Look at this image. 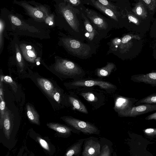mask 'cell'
<instances>
[{
  "instance_id": "cell-3",
  "label": "cell",
  "mask_w": 156,
  "mask_h": 156,
  "mask_svg": "<svg viewBox=\"0 0 156 156\" xmlns=\"http://www.w3.org/2000/svg\"><path fill=\"white\" fill-rule=\"evenodd\" d=\"M61 119L69 125L84 133L91 134L96 133L98 131L96 127L89 123L69 117H63Z\"/></svg>"
},
{
  "instance_id": "cell-16",
  "label": "cell",
  "mask_w": 156,
  "mask_h": 156,
  "mask_svg": "<svg viewBox=\"0 0 156 156\" xmlns=\"http://www.w3.org/2000/svg\"><path fill=\"white\" fill-rule=\"evenodd\" d=\"M47 126L49 128L62 134H69L71 131L69 128L58 123H48Z\"/></svg>"
},
{
  "instance_id": "cell-26",
  "label": "cell",
  "mask_w": 156,
  "mask_h": 156,
  "mask_svg": "<svg viewBox=\"0 0 156 156\" xmlns=\"http://www.w3.org/2000/svg\"><path fill=\"white\" fill-rule=\"evenodd\" d=\"M101 4L112 10L117 15L118 14L116 7L107 0H96Z\"/></svg>"
},
{
  "instance_id": "cell-29",
  "label": "cell",
  "mask_w": 156,
  "mask_h": 156,
  "mask_svg": "<svg viewBox=\"0 0 156 156\" xmlns=\"http://www.w3.org/2000/svg\"><path fill=\"white\" fill-rule=\"evenodd\" d=\"M144 134L147 136L152 138L156 137V129L148 128L143 130Z\"/></svg>"
},
{
  "instance_id": "cell-13",
  "label": "cell",
  "mask_w": 156,
  "mask_h": 156,
  "mask_svg": "<svg viewBox=\"0 0 156 156\" xmlns=\"http://www.w3.org/2000/svg\"><path fill=\"white\" fill-rule=\"evenodd\" d=\"M134 79L136 82H143L156 86V72L136 75Z\"/></svg>"
},
{
  "instance_id": "cell-18",
  "label": "cell",
  "mask_w": 156,
  "mask_h": 156,
  "mask_svg": "<svg viewBox=\"0 0 156 156\" xmlns=\"http://www.w3.org/2000/svg\"><path fill=\"white\" fill-rule=\"evenodd\" d=\"M133 12L136 16L144 19L147 16V12L144 4L141 2L138 3L133 9Z\"/></svg>"
},
{
  "instance_id": "cell-6",
  "label": "cell",
  "mask_w": 156,
  "mask_h": 156,
  "mask_svg": "<svg viewBox=\"0 0 156 156\" xmlns=\"http://www.w3.org/2000/svg\"><path fill=\"white\" fill-rule=\"evenodd\" d=\"M155 111H156V105L143 104L133 107L120 114L126 117H136Z\"/></svg>"
},
{
  "instance_id": "cell-31",
  "label": "cell",
  "mask_w": 156,
  "mask_h": 156,
  "mask_svg": "<svg viewBox=\"0 0 156 156\" xmlns=\"http://www.w3.org/2000/svg\"><path fill=\"white\" fill-rule=\"evenodd\" d=\"M5 27V24L3 21L1 19L0 21V49L2 48L3 44L2 34Z\"/></svg>"
},
{
  "instance_id": "cell-14",
  "label": "cell",
  "mask_w": 156,
  "mask_h": 156,
  "mask_svg": "<svg viewBox=\"0 0 156 156\" xmlns=\"http://www.w3.org/2000/svg\"><path fill=\"white\" fill-rule=\"evenodd\" d=\"M91 2L94 7L98 9L115 21H118L117 15L111 9L101 4L97 0H91Z\"/></svg>"
},
{
  "instance_id": "cell-39",
  "label": "cell",
  "mask_w": 156,
  "mask_h": 156,
  "mask_svg": "<svg viewBox=\"0 0 156 156\" xmlns=\"http://www.w3.org/2000/svg\"><path fill=\"white\" fill-rule=\"evenodd\" d=\"M40 62H37V65H39L40 64Z\"/></svg>"
},
{
  "instance_id": "cell-30",
  "label": "cell",
  "mask_w": 156,
  "mask_h": 156,
  "mask_svg": "<svg viewBox=\"0 0 156 156\" xmlns=\"http://www.w3.org/2000/svg\"><path fill=\"white\" fill-rule=\"evenodd\" d=\"M37 140L41 146L44 149L48 151H50V148L47 142L44 140L40 137H37Z\"/></svg>"
},
{
  "instance_id": "cell-2",
  "label": "cell",
  "mask_w": 156,
  "mask_h": 156,
  "mask_svg": "<svg viewBox=\"0 0 156 156\" xmlns=\"http://www.w3.org/2000/svg\"><path fill=\"white\" fill-rule=\"evenodd\" d=\"M54 68L58 72L69 76L79 74L82 72L80 69L73 62L64 59L57 60Z\"/></svg>"
},
{
  "instance_id": "cell-37",
  "label": "cell",
  "mask_w": 156,
  "mask_h": 156,
  "mask_svg": "<svg viewBox=\"0 0 156 156\" xmlns=\"http://www.w3.org/2000/svg\"><path fill=\"white\" fill-rule=\"evenodd\" d=\"M69 3L74 6L79 5L80 3L81 0H66Z\"/></svg>"
},
{
  "instance_id": "cell-17",
  "label": "cell",
  "mask_w": 156,
  "mask_h": 156,
  "mask_svg": "<svg viewBox=\"0 0 156 156\" xmlns=\"http://www.w3.org/2000/svg\"><path fill=\"white\" fill-rule=\"evenodd\" d=\"M20 47L23 55L26 60L31 62H34L36 57L34 50L32 48L30 49H27L24 44H21Z\"/></svg>"
},
{
  "instance_id": "cell-4",
  "label": "cell",
  "mask_w": 156,
  "mask_h": 156,
  "mask_svg": "<svg viewBox=\"0 0 156 156\" xmlns=\"http://www.w3.org/2000/svg\"><path fill=\"white\" fill-rule=\"evenodd\" d=\"M60 12L69 26L75 31H79V23L73 7L69 4L61 5Z\"/></svg>"
},
{
  "instance_id": "cell-28",
  "label": "cell",
  "mask_w": 156,
  "mask_h": 156,
  "mask_svg": "<svg viewBox=\"0 0 156 156\" xmlns=\"http://www.w3.org/2000/svg\"><path fill=\"white\" fill-rule=\"evenodd\" d=\"M145 4L148 9L154 11L156 6V0H142Z\"/></svg>"
},
{
  "instance_id": "cell-5",
  "label": "cell",
  "mask_w": 156,
  "mask_h": 156,
  "mask_svg": "<svg viewBox=\"0 0 156 156\" xmlns=\"http://www.w3.org/2000/svg\"><path fill=\"white\" fill-rule=\"evenodd\" d=\"M21 5L30 16L37 21H44L48 16V9L43 6L34 7L25 3H22Z\"/></svg>"
},
{
  "instance_id": "cell-7",
  "label": "cell",
  "mask_w": 156,
  "mask_h": 156,
  "mask_svg": "<svg viewBox=\"0 0 156 156\" xmlns=\"http://www.w3.org/2000/svg\"><path fill=\"white\" fill-rule=\"evenodd\" d=\"M14 122V116L11 111L6 107L3 116L2 127L5 137L9 139L12 130Z\"/></svg>"
},
{
  "instance_id": "cell-21",
  "label": "cell",
  "mask_w": 156,
  "mask_h": 156,
  "mask_svg": "<svg viewBox=\"0 0 156 156\" xmlns=\"http://www.w3.org/2000/svg\"><path fill=\"white\" fill-rule=\"evenodd\" d=\"M143 104H156V93L151 94L138 100L136 102L135 105L136 106Z\"/></svg>"
},
{
  "instance_id": "cell-1",
  "label": "cell",
  "mask_w": 156,
  "mask_h": 156,
  "mask_svg": "<svg viewBox=\"0 0 156 156\" xmlns=\"http://www.w3.org/2000/svg\"><path fill=\"white\" fill-rule=\"evenodd\" d=\"M62 40L67 49L75 55L86 56L89 54L90 50L88 45L72 38H63Z\"/></svg>"
},
{
  "instance_id": "cell-27",
  "label": "cell",
  "mask_w": 156,
  "mask_h": 156,
  "mask_svg": "<svg viewBox=\"0 0 156 156\" xmlns=\"http://www.w3.org/2000/svg\"><path fill=\"white\" fill-rule=\"evenodd\" d=\"M4 80L8 83L11 86L14 91L16 93L17 91L18 87L16 83L14 81L11 77L7 76L4 77Z\"/></svg>"
},
{
  "instance_id": "cell-20",
  "label": "cell",
  "mask_w": 156,
  "mask_h": 156,
  "mask_svg": "<svg viewBox=\"0 0 156 156\" xmlns=\"http://www.w3.org/2000/svg\"><path fill=\"white\" fill-rule=\"evenodd\" d=\"M84 139L80 140L79 141L74 144L67 151L66 153V156L76 155L78 154L80 151L81 146Z\"/></svg>"
},
{
  "instance_id": "cell-8",
  "label": "cell",
  "mask_w": 156,
  "mask_h": 156,
  "mask_svg": "<svg viewBox=\"0 0 156 156\" xmlns=\"http://www.w3.org/2000/svg\"><path fill=\"white\" fill-rule=\"evenodd\" d=\"M100 145L98 142L92 139L87 141L85 144L82 155L98 156L100 154Z\"/></svg>"
},
{
  "instance_id": "cell-24",
  "label": "cell",
  "mask_w": 156,
  "mask_h": 156,
  "mask_svg": "<svg viewBox=\"0 0 156 156\" xmlns=\"http://www.w3.org/2000/svg\"><path fill=\"white\" fill-rule=\"evenodd\" d=\"M15 46L16 60L20 69L21 70V71H23L24 67L25 64L22 58L20 52L19 50L17 44H16Z\"/></svg>"
},
{
  "instance_id": "cell-34",
  "label": "cell",
  "mask_w": 156,
  "mask_h": 156,
  "mask_svg": "<svg viewBox=\"0 0 156 156\" xmlns=\"http://www.w3.org/2000/svg\"><path fill=\"white\" fill-rule=\"evenodd\" d=\"M110 151L108 147L106 145L103 146L101 153L99 156H109L110 155Z\"/></svg>"
},
{
  "instance_id": "cell-33",
  "label": "cell",
  "mask_w": 156,
  "mask_h": 156,
  "mask_svg": "<svg viewBox=\"0 0 156 156\" xmlns=\"http://www.w3.org/2000/svg\"><path fill=\"white\" fill-rule=\"evenodd\" d=\"M82 95L87 101H94L95 98L94 95L90 93H83Z\"/></svg>"
},
{
  "instance_id": "cell-10",
  "label": "cell",
  "mask_w": 156,
  "mask_h": 156,
  "mask_svg": "<svg viewBox=\"0 0 156 156\" xmlns=\"http://www.w3.org/2000/svg\"><path fill=\"white\" fill-rule=\"evenodd\" d=\"M85 11L87 16L97 27L103 29L107 28L108 25L106 22L96 12L88 9Z\"/></svg>"
},
{
  "instance_id": "cell-12",
  "label": "cell",
  "mask_w": 156,
  "mask_h": 156,
  "mask_svg": "<svg viewBox=\"0 0 156 156\" xmlns=\"http://www.w3.org/2000/svg\"><path fill=\"white\" fill-rule=\"evenodd\" d=\"M73 85L76 86L91 87L98 85L105 89H108L114 87V86L108 82L100 81L88 80L85 81H78L73 83Z\"/></svg>"
},
{
  "instance_id": "cell-19",
  "label": "cell",
  "mask_w": 156,
  "mask_h": 156,
  "mask_svg": "<svg viewBox=\"0 0 156 156\" xmlns=\"http://www.w3.org/2000/svg\"><path fill=\"white\" fill-rule=\"evenodd\" d=\"M69 100L74 107L81 112L88 114V112L84 105L78 99L71 97H69Z\"/></svg>"
},
{
  "instance_id": "cell-23",
  "label": "cell",
  "mask_w": 156,
  "mask_h": 156,
  "mask_svg": "<svg viewBox=\"0 0 156 156\" xmlns=\"http://www.w3.org/2000/svg\"><path fill=\"white\" fill-rule=\"evenodd\" d=\"M114 67V65L112 63H109L106 66L100 69L98 72V74L101 76H105L108 75L112 70Z\"/></svg>"
},
{
  "instance_id": "cell-11",
  "label": "cell",
  "mask_w": 156,
  "mask_h": 156,
  "mask_svg": "<svg viewBox=\"0 0 156 156\" xmlns=\"http://www.w3.org/2000/svg\"><path fill=\"white\" fill-rule=\"evenodd\" d=\"M38 85L50 98L53 99V95L55 90L52 83L49 80L43 78L37 79Z\"/></svg>"
},
{
  "instance_id": "cell-38",
  "label": "cell",
  "mask_w": 156,
  "mask_h": 156,
  "mask_svg": "<svg viewBox=\"0 0 156 156\" xmlns=\"http://www.w3.org/2000/svg\"><path fill=\"white\" fill-rule=\"evenodd\" d=\"M145 119L146 120H154L156 121V112L148 115Z\"/></svg>"
},
{
  "instance_id": "cell-32",
  "label": "cell",
  "mask_w": 156,
  "mask_h": 156,
  "mask_svg": "<svg viewBox=\"0 0 156 156\" xmlns=\"http://www.w3.org/2000/svg\"><path fill=\"white\" fill-rule=\"evenodd\" d=\"M10 17L11 22L15 25L20 26L22 24V23L21 20L16 16L11 15Z\"/></svg>"
},
{
  "instance_id": "cell-15",
  "label": "cell",
  "mask_w": 156,
  "mask_h": 156,
  "mask_svg": "<svg viewBox=\"0 0 156 156\" xmlns=\"http://www.w3.org/2000/svg\"><path fill=\"white\" fill-rule=\"evenodd\" d=\"M27 114L29 120L32 123L40 125L39 115L34 107L30 104L26 105Z\"/></svg>"
},
{
  "instance_id": "cell-9",
  "label": "cell",
  "mask_w": 156,
  "mask_h": 156,
  "mask_svg": "<svg viewBox=\"0 0 156 156\" xmlns=\"http://www.w3.org/2000/svg\"><path fill=\"white\" fill-rule=\"evenodd\" d=\"M138 101L137 99L135 98H119L116 100L115 107L119 111L120 113H121L133 107L135 103Z\"/></svg>"
},
{
  "instance_id": "cell-22",
  "label": "cell",
  "mask_w": 156,
  "mask_h": 156,
  "mask_svg": "<svg viewBox=\"0 0 156 156\" xmlns=\"http://www.w3.org/2000/svg\"><path fill=\"white\" fill-rule=\"evenodd\" d=\"M82 16L83 19L86 30L89 33V37L92 39L95 34V30L88 19L83 13H82Z\"/></svg>"
},
{
  "instance_id": "cell-35",
  "label": "cell",
  "mask_w": 156,
  "mask_h": 156,
  "mask_svg": "<svg viewBox=\"0 0 156 156\" xmlns=\"http://www.w3.org/2000/svg\"><path fill=\"white\" fill-rule=\"evenodd\" d=\"M128 18L130 21L132 22L136 25H139L140 23L139 20L132 15L129 14L128 15Z\"/></svg>"
},
{
  "instance_id": "cell-36",
  "label": "cell",
  "mask_w": 156,
  "mask_h": 156,
  "mask_svg": "<svg viewBox=\"0 0 156 156\" xmlns=\"http://www.w3.org/2000/svg\"><path fill=\"white\" fill-rule=\"evenodd\" d=\"M53 99H54L58 103L60 102V93L57 91L56 89L54 93L53 96Z\"/></svg>"
},
{
  "instance_id": "cell-25",
  "label": "cell",
  "mask_w": 156,
  "mask_h": 156,
  "mask_svg": "<svg viewBox=\"0 0 156 156\" xmlns=\"http://www.w3.org/2000/svg\"><path fill=\"white\" fill-rule=\"evenodd\" d=\"M5 102L1 95H0V129L2 128V125L3 116L5 108Z\"/></svg>"
}]
</instances>
